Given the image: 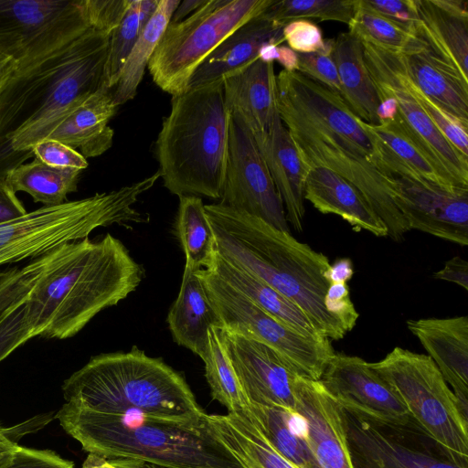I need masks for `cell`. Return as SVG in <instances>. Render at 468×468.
<instances>
[{
	"instance_id": "obj_1",
	"label": "cell",
	"mask_w": 468,
	"mask_h": 468,
	"mask_svg": "<svg viewBox=\"0 0 468 468\" xmlns=\"http://www.w3.org/2000/svg\"><path fill=\"white\" fill-rule=\"evenodd\" d=\"M110 37L90 28L8 78L0 89V180L34 156L33 146L104 84Z\"/></svg>"
},
{
	"instance_id": "obj_2",
	"label": "cell",
	"mask_w": 468,
	"mask_h": 468,
	"mask_svg": "<svg viewBox=\"0 0 468 468\" xmlns=\"http://www.w3.org/2000/svg\"><path fill=\"white\" fill-rule=\"evenodd\" d=\"M144 277V267L110 233L62 245L47 254L25 302L32 337L75 335L101 311L134 292Z\"/></svg>"
},
{
	"instance_id": "obj_3",
	"label": "cell",
	"mask_w": 468,
	"mask_h": 468,
	"mask_svg": "<svg viewBox=\"0 0 468 468\" xmlns=\"http://www.w3.org/2000/svg\"><path fill=\"white\" fill-rule=\"evenodd\" d=\"M205 210L222 259L292 301L323 336L346 335L324 304L329 286L324 275L331 265L325 255L244 211L219 203L205 205Z\"/></svg>"
},
{
	"instance_id": "obj_4",
	"label": "cell",
	"mask_w": 468,
	"mask_h": 468,
	"mask_svg": "<svg viewBox=\"0 0 468 468\" xmlns=\"http://www.w3.org/2000/svg\"><path fill=\"white\" fill-rule=\"evenodd\" d=\"M84 451L160 468H246L207 419L198 424L135 413H103L65 402L56 412Z\"/></svg>"
},
{
	"instance_id": "obj_5",
	"label": "cell",
	"mask_w": 468,
	"mask_h": 468,
	"mask_svg": "<svg viewBox=\"0 0 468 468\" xmlns=\"http://www.w3.org/2000/svg\"><path fill=\"white\" fill-rule=\"evenodd\" d=\"M66 402L103 413H135L198 424L207 414L184 376L133 346L90 357L62 385Z\"/></svg>"
},
{
	"instance_id": "obj_6",
	"label": "cell",
	"mask_w": 468,
	"mask_h": 468,
	"mask_svg": "<svg viewBox=\"0 0 468 468\" xmlns=\"http://www.w3.org/2000/svg\"><path fill=\"white\" fill-rule=\"evenodd\" d=\"M155 142L160 177L173 195L220 199L230 112L223 81L173 96Z\"/></svg>"
},
{
	"instance_id": "obj_7",
	"label": "cell",
	"mask_w": 468,
	"mask_h": 468,
	"mask_svg": "<svg viewBox=\"0 0 468 468\" xmlns=\"http://www.w3.org/2000/svg\"><path fill=\"white\" fill-rule=\"evenodd\" d=\"M160 178L157 171L110 192L55 206H44L0 224V265L45 256L62 245L88 238L97 228H131L149 216L133 206Z\"/></svg>"
},
{
	"instance_id": "obj_8",
	"label": "cell",
	"mask_w": 468,
	"mask_h": 468,
	"mask_svg": "<svg viewBox=\"0 0 468 468\" xmlns=\"http://www.w3.org/2000/svg\"><path fill=\"white\" fill-rule=\"evenodd\" d=\"M277 109L299 155L309 170L324 166L353 185L384 222L388 237L399 241L410 231L396 203V184L357 144L303 113L277 94Z\"/></svg>"
},
{
	"instance_id": "obj_9",
	"label": "cell",
	"mask_w": 468,
	"mask_h": 468,
	"mask_svg": "<svg viewBox=\"0 0 468 468\" xmlns=\"http://www.w3.org/2000/svg\"><path fill=\"white\" fill-rule=\"evenodd\" d=\"M394 389L410 415L463 468H468V417L432 359L394 347L368 362Z\"/></svg>"
},
{
	"instance_id": "obj_10",
	"label": "cell",
	"mask_w": 468,
	"mask_h": 468,
	"mask_svg": "<svg viewBox=\"0 0 468 468\" xmlns=\"http://www.w3.org/2000/svg\"><path fill=\"white\" fill-rule=\"evenodd\" d=\"M273 0H206L186 18L170 23L147 69L173 96L184 93L199 65L232 32L263 13Z\"/></svg>"
},
{
	"instance_id": "obj_11",
	"label": "cell",
	"mask_w": 468,
	"mask_h": 468,
	"mask_svg": "<svg viewBox=\"0 0 468 468\" xmlns=\"http://www.w3.org/2000/svg\"><path fill=\"white\" fill-rule=\"evenodd\" d=\"M217 311L222 327L275 350L298 373L319 380L334 356L331 340L307 337L269 314L208 269L196 271Z\"/></svg>"
},
{
	"instance_id": "obj_12",
	"label": "cell",
	"mask_w": 468,
	"mask_h": 468,
	"mask_svg": "<svg viewBox=\"0 0 468 468\" xmlns=\"http://www.w3.org/2000/svg\"><path fill=\"white\" fill-rule=\"evenodd\" d=\"M90 28L86 0H0V53L13 59L16 69L42 59Z\"/></svg>"
},
{
	"instance_id": "obj_13",
	"label": "cell",
	"mask_w": 468,
	"mask_h": 468,
	"mask_svg": "<svg viewBox=\"0 0 468 468\" xmlns=\"http://www.w3.org/2000/svg\"><path fill=\"white\" fill-rule=\"evenodd\" d=\"M342 410L353 468H463L410 415L386 420Z\"/></svg>"
},
{
	"instance_id": "obj_14",
	"label": "cell",
	"mask_w": 468,
	"mask_h": 468,
	"mask_svg": "<svg viewBox=\"0 0 468 468\" xmlns=\"http://www.w3.org/2000/svg\"><path fill=\"white\" fill-rule=\"evenodd\" d=\"M362 45L378 96L388 95L397 101L393 121L446 179L468 189V157L443 137L411 93L399 52L367 42Z\"/></svg>"
},
{
	"instance_id": "obj_15",
	"label": "cell",
	"mask_w": 468,
	"mask_h": 468,
	"mask_svg": "<svg viewBox=\"0 0 468 468\" xmlns=\"http://www.w3.org/2000/svg\"><path fill=\"white\" fill-rule=\"evenodd\" d=\"M219 204L290 232L285 210L249 129L230 114L228 156Z\"/></svg>"
},
{
	"instance_id": "obj_16",
	"label": "cell",
	"mask_w": 468,
	"mask_h": 468,
	"mask_svg": "<svg viewBox=\"0 0 468 468\" xmlns=\"http://www.w3.org/2000/svg\"><path fill=\"white\" fill-rule=\"evenodd\" d=\"M218 330L247 404L295 412L298 371L268 346L224 327Z\"/></svg>"
},
{
	"instance_id": "obj_17",
	"label": "cell",
	"mask_w": 468,
	"mask_h": 468,
	"mask_svg": "<svg viewBox=\"0 0 468 468\" xmlns=\"http://www.w3.org/2000/svg\"><path fill=\"white\" fill-rule=\"evenodd\" d=\"M396 184L395 203L410 230L468 245V189L422 178L388 174Z\"/></svg>"
},
{
	"instance_id": "obj_18",
	"label": "cell",
	"mask_w": 468,
	"mask_h": 468,
	"mask_svg": "<svg viewBox=\"0 0 468 468\" xmlns=\"http://www.w3.org/2000/svg\"><path fill=\"white\" fill-rule=\"evenodd\" d=\"M319 381L343 408L386 420L410 416L394 389L359 356L335 353Z\"/></svg>"
},
{
	"instance_id": "obj_19",
	"label": "cell",
	"mask_w": 468,
	"mask_h": 468,
	"mask_svg": "<svg viewBox=\"0 0 468 468\" xmlns=\"http://www.w3.org/2000/svg\"><path fill=\"white\" fill-rule=\"evenodd\" d=\"M295 412L304 422L307 441L321 468H353L341 405L319 380L296 376Z\"/></svg>"
},
{
	"instance_id": "obj_20",
	"label": "cell",
	"mask_w": 468,
	"mask_h": 468,
	"mask_svg": "<svg viewBox=\"0 0 468 468\" xmlns=\"http://www.w3.org/2000/svg\"><path fill=\"white\" fill-rule=\"evenodd\" d=\"M406 324L452 387L463 413L468 417V317L410 319Z\"/></svg>"
},
{
	"instance_id": "obj_21",
	"label": "cell",
	"mask_w": 468,
	"mask_h": 468,
	"mask_svg": "<svg viewBox=\"0 0 468 468\" xmlns=\"http://www.w3.org/2000/svg\"><path fill=\"white\" fill-rule=\"evenodd\" d=\"M283 27L264 12L251 18L226 37L199 65L187 89L223 81L246 69L259 58L262 46L284 43Z\"/></svg>"
},
{
	"instance_id": "obj_22",
	"label": "cell",
	"mask_w": 468,
	"mask_h": 468,
	"mask_svg": "<svg viewBox=\"0 0 468 468\" xmlns=\"http://www.w3.org/2000/svg\"><path fill=\"white\" fill-rule=\"evenodd\" d=\"M251 135L281 197L287 222L296 231H302L305 212L303 189L308 170L279 112L269 133Z\"/></svg>"
},
{
	"instance_id": "obj_23",
	"label": "cell",
	"mask_w": 468,
	"mask_h": 468,
	"mask_svg": "<svg viewBox=\"0 0 468 468\" xmlns=\"http://www.w3.org/2000/svg\"><path fill=\"white\" fill-rule=\"evenodd\" d=\"M273 62L258 58L246 69L223 80L225 104L251 133H267L277 109Z\"/></svg>"
},
{
	"instance_id": "obj_24",
	"label": "cell",
	"mask_w": 468,
	"mask_h": 468,
	"mask_svg": "<svg viewBox=\"0 0 468 468\" xmlns=\"http://www.w3.org/2000/svg\"><path fill=\"white\" fill-rule=\"evenodd\" d=\"M412 83L433 102L468 126V80L420 40L399 53Z\"/></svg>"
},
{
	"instance_id": "obj_25",
	"label": "cell",
	"mask_w": 468,
	"mask_h": 468,
	"mask_svg": "<svg viewBox=\"0 0 468 468\" xmlns=\"http://www.w3.org/2000/svg\"><path fill=\"white\" fill-rule=\"evenodd\" d=\"M118 107L113 90L102 84L95 92L76 105L58 124L47 139L58 141L85 157H96L113 144L114 132L109 122Z\"/></svg>"
},
{
	"instance_id": "obj_26",
	"label": "cell",
	"mask_w": 468,
	"mask_h": 468,
	"mask_svg": "<svg viewBox=\"0 0 468 468\" xmlns=\"http://www.w3.org/2000/svg\"><path fill=\"white\" fill-rule=\"evenodd\" d=\"M303 198L321 213L335 214L356 229H364L377 237L388 236L384 222L359 191L331 169L316 166L308 170Z\"/></svg>"
},
{
	"instance_id": "obj_27",
	"label": "cell",
	"mask_w": 468,
	"mask_h": 468,
	"mask_svg": "<svg viewBox=\"0 0 468 468\" xmlns=\"http://www.w3.org/2000/svg\"><path fill=\"white\" fill-rule=\"evenodd\" d=\"M166 321L174 341L200 358L207 348L209 329L222 327L202 281L196 271L187 266H185L180 290Z\"/></svg>"
},
{
	"instance_id": "obj_28",
	"label": "cell",
	"mask_w": 468,
	"mask_h": 468,
	"mask_svg": "<svg viewBox=\"0 0 468 468\" xmlns=\"http://www.w3.org/2000/svg\"><path fill=\"white\" fill-rule=\"evenodd\" d=\"M331 57L336 67L340 96L352 113L370 125H379V97L366 66L361 40L349 32L334 37Z\"/></svg>"
},
{
	"instance_id": "obj_29",
	"label": "cell",
	"mask_w": 468,
	"mask_h": 468,
	"mask_svg": "<svg viewBox=\"0 0 468 468\" xmlns=\"http://www.w3.org/2000/svg\"><path fill=\"white\" fill-rule=\"evenodd\" d=\"M417 36L439 58L468 80V16L450 12L434 0H415Z\"/></svg>"
},
{
	"instance_id": "obj_30",
	"label": "cell",
	"mask_w": 468,
	"mask_h": 468,
	"mask_svg": "<svg viewBox=\"0 0 468 468\" xmlns=\"http://www.w3.org/2000/svg\"><path fill=\"white\" fill-rule=\"evenodd\" d=\"M206 269L216 273L263 311L302 335L311 338L324 337L292 301L261 280L228 262L217 252Z\"/></svg>"
},
{
	"instance_id": "obj_31",
	"label": "cell",
	"mask_w": 468,
	"mask_h": 468,
	"mask_svg": "<svg viewBox=\"0 0 468 468\" xmlns=\"http://www.w3.org/2000/svg\"><path fill=\"white\" fill-rule=\"evenodd\" d=\"M249 418L273 448L296 468H321L307 441L304 422L296 412L247 404Z\"/></svg>"
},
{
	"instance_id": "obj_32",
	"label": "cell",
	"mask_w": 468,
	"mask_h": 468,
	"mask_svg": "<svg viewBox=\"0 0 468 468\" xmlns=\"http://www.w3.org/2000/svg\"><path fill=\"white\" fill-rule=\"evenodd\" d=\"M207 419L246 468H296L265 439L243 410Z\"/></svg>"
},
{
	"instance_id": "obj_33",
	"label": "cell",
	"mask_w": 468,
	"mask_h": 468,
	"mask_svg": "<svg viewBox=\"0 0 468 468\" xmlns=\"http://www.w3.org/2000/svg\"><path fill=\"white\" fill-rule=\"evenodd\" d=\"M180 0H159L157 6L129 53L112 89L117 106L133 100L164 32Z\"/></svg>"
},
{
	"instance_id": "obj_34",
	"label": "cell",
	"mask_w": 468,
	"mask_h": 468,
	"mask_svg": "<svg viewBox=\"0 0 468 468\" xmlns=\"http://www.w3.org/2000/svg\"><path fill=\"white\" fill-rule=\"evenodd\" d=\"M80 170L48 165L35 158L12 170L5 181L16 193L29 194L35 202L55 206L65 202L67 196L77 190Z\"/></svg>"
},
{
	"instance_id": "obj_35",
	"label": "cell",
	"mask_w": 468,
	"mask_h": 468,
	"mask_svg": "<svg viewBox=\"0 0 468 468\" xmlns=\"http://www.w3.org/2000/svg\"><path fill=\"white\" fill-rule=\"evenodd\" d=\"M176 217V231L185 256V266L193 271L209 266L216 253L215 236L205 205L197 196H181Z\"/></svg>"
},
{
	"instance_id": "obj_36",
	"label": "cell",
	"mask_w": 468,
	"mask_h": 468,
	"mask_svg": "<svg viewBox=\"0 0 468 468\" xmlns=\"http://www.w3.org/2000/svg\"><path fill=\"white\" fill-rule=\"evenodd\" d=\"M158 1L131 0L120 24L112 32L103 72V83L108 88L113 89L117 84L123 64Z\"/></svg>"
},
{
	"instance_id": "obj_37",
	"label": "cell",
	"mask_w": 468,
	"mask_h": 468,
	"mask_svg": "<svg viewBox=\"0 0 468 468\" xmlns=\"http://www.w3.org/2000/svg\"><path fill=\"white\" fill-rule=\"evenodd\" d=\"M218 328L209 329L207 348L201 359L213 399L224 405L229 412H235L243 410L247 401L223 348Z\"/></svg>"
},
{
	"instance_id": "obj_38",
	"label": "cell",
	"mask_w": 468,
	"mask_h": 468,
	"mask_svg": "<svg viewBox=\"0 0 468 468\" xmlns=\"http://www.w3.org/2000/svg\"><path fill=\"white\" fill-rule=\"evenodd\" d=\"M355 6L348 32L362 42L403 53L420 40L417 35L364 7L359 0H355Z\"/></svg>"
},
{
	"instance_id": "obj_39",
	"label": "cell",
	"mask_w": 468,
	"mask_h": 468,
	"mask_svg": "<svg viewBox=\"0 0 468 468\" xmlns=\"http://www.w3.org/2000/svg\"><path fill=\"white\" fill-rule=\"evenodd\" d=\"M355 7V0H273L264 13L282 25L295 19L317 18L348 26Z\"/></svg>"
},
{
	"instance_id": "obj_40",
	"label": "cell",
	"mask_w": 468,
	"mask_h": 468,
	"mask_svg": "<svg viewBox=\"0 0 468 468\" xmlns=\"http://www.w3.org/2000/svg\"><path fill=\"white\" fill-rule=\"evenodd\" d=\"M46 261L47 255L32 260L22 268H9L0 274V319L12 306L27 300Z\"/></svg>"
},
{
	"instance_id": "obj_41",
	"label": "cell",
	"mask_w": 468,
	"mask_h": 468,
	"mask_svg": "<svg viewBox=\"0 0 468 468\" xmlns=\"http://www.w3.org/2000/svg\"><path fill=\"white\" fill-rule=\"evenodd\" d=\"M407 81L411 93L423 108L435 127L456 150L465 157H468V126L452 116L424 95L412 83L408 75Z\"/></svg>"
},
{
	"instance_id": "obj_42",
	"label": "cell",
	"mask_w": 468,
	"mask_h": 468,
	"mask_svg": "<svg viewBox=\"0 0 468 468\" xmlns=\"http://www.w3.org/2000/svg\"><path fill=\"white\" fill-rule=\"evenodd\" d=\"M284 42L296 53L332 52L334 38L323 37L322 29L309 19H295L282 28Z\"/></svg>"
},
{
	"instance_id": "obj_43",
	"label": "cell",
	"mask_w": 468,
	"mask_h": 468,
	"mask_svg": "<svg viewBox=\"0 0 468 468\" xmlns=\"http://www.w3.org/2000/svg\"><path fill=\"white\" fill-rule=\"evenodd\" d=\"M25 302L12 306L0 319V361L32 338Z\"/></svg>"
},
{
	"instance_id": "obj_44",
	"label": "cell",
	"mask_w": 468,
	"mask_h": 468,
	"mask_svg": "<svg viewBox=\"0 0 468 468\" xmlns=\"http://www.w3.org/2000/svg\"><path fill=\"white\" fill-rule=\"evenodd\" d=\"M298 71L340 95V83L331 52L297 53Z\"/></svg>"
},
{
	"instance_id": "obj_45",
	"label": "cell",
	"mask_w": 468,
	"mask_h": 468,
	"mask_svg": "<svg viewBox=\"0 0 468 468\" xmlns=\"http://www.w3.org/2000/svg\"><path fill=\"white\" fill-rule=\"evenodd\" d=\"M32 153L37 159L55 167L81 171L88 166L86 158L80 153L52 139H45L35 144Z\"/></svg>"
},
{
	"instance_id": "obj_46",
	"label": "cell",
	"mask_w": 468,
	"mask_h": 468,
	"mask_svg": "<svg viewBox=\"0 0 468 468\" xmlns=\"http://www.w3.org/2000/svg\"><path fill=\"white\" fill-rule=\"evenodd\" d=\"M359 3L417 35L419 17L415 0H359Z\"/></svg>"
},
{
	"instance_id": "obj_47",
	"label": "cell",
	"mask_w": 468,
	"mask_h": 468,
	"mask_svg": "<svg viewBox=\"0 0 468 468\" xmlns=\"http://www.w3.org/2000/svg\"><path fill=\"white\" fill-rule=\"evenodd\" d=\"M324 304L326 311L340 322L346 332L355 327L359 314L350 299L346 283H329L324 297Z\"/></svg>"
},
{
	"instance_id": "obj_48",
	"label": "cell",
	"mask_w": 468,
	"mask_h": 468,
	"mask_svg": "<svg viewBox=\"0 0 468 468\" xmlns=\"http://www.w3.org/2000/svg\"><path fill=\"white\" fill-rule=\"evenodd\" d=\"M93 28L112 34L127 11L131 0H86Z\"/></svg>"
},
{
	"instance_id": "obj_49",
	"label": "cell",
	"mask_w": 468,
	"mask_h": 468,
	"mask_svg": "<svg viewBox=\"0 0 468 468\" xmlns=\"http://www.w3.org/2000/svg\"><path fill=\"white\" fill-rule=\"evenodd\" d=\"M72 461L51 450H38L18 445L12 462L5 468H74Z\"/></svg>"
},
{
	"instance_id": "obj_50",
	"label": "cell",
	"mask_w": 468,
	"mask_h": 468,
	"mask_svg": "<svg viewBox=\"0 0 468 468\" xmlns=\"http://www.w3.org/2000/svg\"><path fill=\"white\" fill-rule=\"evenodd\" d=\"M433 279L453 282L468 290V262L459 256L448 260L443 267L433 273Z\"/></svg>"
},
{
	"instance_id": "obj_51",
	"label": "cell",
	"mask_w": 468,
	"mask_h": 468,
	"mask_svg": "<svg viewBox=\"0 0 468 468\" xmlns=\"http://www.w3.org/2000/svg\"><path fill=\"white\" fill-rule=\"evenodd\" d=\"M54 418H56V413L53 411L39 414L22 423L4 428V435L9 441L17 443L23 436L37 431L49 423Z\"/></svg>"
},
{
	"instance_id": "obj_52",
	"label": "cell",
	"mask_w": 468,
	"mask_h": 468,
	"mask_svg": "<svg viewBox=\"0 0 468 468\" xmlns=\"http://www.w3.org/2000/svg\"><path fill=\"white\" fill-rule=\"evenodd\" d=\"M27 211L5 180H0V224L18 218Z\"/></svg>"
},
{
	"instance_id": "obj_53",
	"label": "cell",
	"mask_w": 468,
	"mask_h": 468,
	"mask_svg": "<svg viewBox=\"0 0 468 468\" xmlns=\"http://www.w3.org/2000/svg\"><path fill=\"white\" fill-rule=\"evenodd\" d=\"M146 463L124 458H108L89 453L81 468H144Z\"/></svg>"
},
{
	"instance_id": "obj_54",
	"label": "cell",
	"mask_w": 468,
	"mask_h": 468,
	"mask_svg": "<svg viewBox=\"0 0 468 468\" xmlns=\"http://www.w3.org/2000/svg\"><path fill=\"white\" fill-rule=\"evenodd\" d=\"M354 270L350 259L342 258L337 260L324 273V279L329 283L345 282L346 283L353 277Z\"/></svg>"
},
{
	"instance_id": "obj_55",
	"label": "cell",
	"mask_w": 468,
	"mask_h": 468,
	"mask_svg": "<svg viewBox=\"0 0 468 468\" xmlns=\"http://www.w3.org/2000/svg\"><path fill=\"white\" fill-rule=\"evenodd\" d=\"M378 97L380 102L377 110V116L379 123L393 121L398 112L396 100L388 95H379Z\"/></svg>"
},
{
	"instance_id": "obj_56",
	"label": "cell",
	"mask_w": 468,
	"mask_h": 468,
	"mask_svg": "<svg viewBox=\"0 0 468 468\" xmlns=\"http://www.w3.org/2000/svg\"><path fill=\"white\" fill-rule=\"evenodd\" d=\"M275 60L289 72L298 71V55L287 46L277 47Z\"/></svg>"
},
{
	"instance_id": "obj_57",
	"label": "cell",
	"mask_w": 468,
	"mask_h": 468,
	"mask_svg": "<svg viewBox=\"0 0 468 468\" xmlns=\"http://www.w3.org/2000/svg\"><path fill=\"white\" fill-rule=\"evenodd\" d=\"M205 2L206 0H185L182 2L180 1V4L176 9L170 23H176L183 20L185 16H188L189 14L195 12L198 7L204 5Z\"/></svg>"
},
{
	"instance_id": "obj_58",
	"label": "cell",
	"mask_w": 468,
	"mask_h": 468,
	"mask_svg": "<svg viewBox=\"0 0 468 468\" xmlns=\"http://www.w3.org/2000/svg\"><path fill=\"white\" fill-rule=\"evenodd\" d=\"M17 448V443L7 440L0 442V468H5L12 462Z\"/></svg>"
},
{
	"instance_id": "obj_59",
	"label": "cell",
	"mask_w": 468,
	"mask_h": 468,
	"mask_svg": "<svg viewBox=\"0 0 468 468\" xmlns=\"http://www.w3.org/2000/svg\"><path fill=\"white\" fill-rule=\"evenodd\" d=\"M16 64L10 58L0 53V89L16 70Z\"/></svg>"
},
{
	"instance_id": "obj_60",
	"label": "cell",
	"mask_w": 468,
	"mask_h": 468,
	"mask_svg": "<svg viewBox=\"0 0 468 468\" xmlns=\"http://www.w3.org/2000/svg\"><path fill=\"white\" fill-rule=\"evenodd\" d=\"M7 439L4 435V427L0 423V442L6 441ZM8 441V440H7Z\"/></svg>"
},
{
	"instance_id": "obj_61",
	"label": "cell",
	"mask_w": 468,
	"mask_h": 468,
	"mask_svg": "<svg viewBox=\"0 0 468 468\" xmlns=\"http://www.w3.org/2000/svg\"><path fill=\"white\" fill-rule=\"evenodd\" d=\"M144 468H160L152 464L144 463Z\"/></svg>"
},
{
	"instance_id": "obj_62",
	"label": "cell",
	"mask_w": 468,
	"mask_h": 468,
	"mask_svg": "<svg viewBox=\"0 0 468 468\" xmlns=\"http://www.w3.org/2000/svg\"><path fill=\"white\" fill-rule=\"evenodd\" d=\"M1 273H2V272H0V274H1Z\"/></svg>"
}]
</instances>
